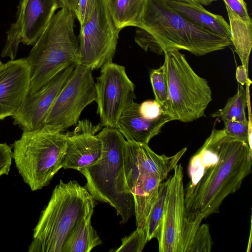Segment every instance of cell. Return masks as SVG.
I'll list each match as a JSON object with an SVG mask.
<instances>
[{
  "label": "cell",
  "mask_w": 252,
  "mask_h": 252,
  "mask_svg": "<svg viewBox=\"0 0 252 252\" xmlns=\"http://www.w3.org/2000/svg\"><path fill=\"white\" fill-rule=\"evenodd\" d=\"M252 146L214 128L190 158L189 182L185 189L186 225L200 224L219 212L229 194L241 186L252 172Z\"/></svg>",
  "instance_id": "1"
},
{
  "label": "cell",
  "mask_w": 252,
  "mask_h": 252,
  "mask_svg": "<svg viewBox=\"0 0 252 252\" xmlns=\"http://www.w3.org/2000/svg\"><path fill=\"white\" fill-rule=\"evenodd\" d=\"M134 36L145 52L163 55L167 50H184L197 56L232 45L230 40L190 22L173 9L165 0H146Z\"/></svg>",
  "instance_id": "2"
},
{
  "label": "cell",
  "mask_w": 252,
  "mask_h": 252,
  "mask_svg": "<svg viewBox=\"0 0 252 252\" xmlns=\"http://www.w3.org/2000/svg\"><path fill=\"white\" fill-rule=\"evenodd\" d=\"M94 199L76 181L62 180L41 213L33 229L29 252H63L69 235L81 220L92 212Z\"/></svg>",
  "instance_id": "3"
},
{
  "label": "cell",
  "mask_w": 252,
  "mask_h": 252,
  "mask_svg": "<svg viewBox=\"0 0 252 252\" xmlns=\"http://www.w3.org/2000/svg\"><path fill=\"white\" fill-rule=\"evenodd\" d=\"M102 144V155L94 164L79 171L86 178V189L94 200L108 203L123 222L134 213V200L124 173L126 140L116 127H104L96 134Z\"/></svg>",
  "instance_id": "4"
},
{
  "label": "cell",
  "mask_w": 252,
  "mask_h": 252,
  "mask_svg": "<svg viewBox=\"0 0 252 252\" xmlns=\"http://www.w3.org/2000/svg\"><path fill=\"white\" fill-rule=\"evenodd\" d=\"M74 13L61 8L50 20L26 58L31 74L29 94L42 86L66 67L78 63L79 40L74 31Z\"/></svg>",
  "instance_id": "5"
},
{
  "label": "cell",
  "mask_w": 252,
  "mask_h": 252,
  "mask_svg": "<svg viewBox=\"0 0 252 252\" xmlns=\"http://www.w3.org/2000/svg\"><path fill=\"white\" fill-rule=\"evenodd\" d=\"M67 137V133L44 127L23 132L13 144L16 167L32 191L47 186L62 168Z\"/></svg>",
  "instance_id": "6"
},
{
  "label": "cell",
  "mask_w": 252,
  "mask_h": 252,
  "mask_svg": "<svg viewBox=\"0 0 252 252\" xmlns=\"http://www.w3.org/2000/svg\"><path fill=\"white\" fill-rule=\"evenodd\" d=\"M163 64L168 86L165 112L171 120L189 123L205 116L212 99L207 80L197 75L177 49L164 52Z\"/></svg>",
  "instance_id": "7"
},
{
  "label": "cell",
  "mask_w": 252,
  "mask_h": 252,
  "mask_svg": "<svg viewBox=\"0 0 252 252\" xmlns=\"http://www.w3.org/2000/svg\"><path fill=\"white\" fill-rule=\"evenodd\" d=\"M120 31L111 15L108 0H97L92 17L80 27L78 64L94 70L112 61Z\"/></svg>",
  "instance_id": "8"
},
{
  "label": "cell",
  "mask_w": 252,
  "mask_h": 252,
  "mask_svg": "<svg viewBox=\"0 0 252 252\" xmlns=\"http://www.w3.org/2000/svg\"><path fill=\"white\" fill-rule=\"evenodd\" d=\"M93 71L88 66L75 65L46 117L44 127L63 132L77 124L83 110L96 100Z\"/></svg>",
  "instance_id": "9"
},
{
  "label": "cell",
  "mask_w": 252,
  "mask_h": 252,
  "mask_svg": "<svg viewBox=\"0 0 252 252\" xmlns=\"http://www.w3.org/2000/svg\"><path fill=\"white\" fill-rule=\"evenodd\" d=\"M101 68L95 82L97 114L102 126L116 128L121 114L135 98V86L125 66L111 61Z\"/></svg>",
  "instance_id": "10"
},
{
  "label": "cell",
  "mask_w": 252,
  "mask_h": 252,
  "mask_svg": "<svg viewBox=\"0 0 252 252\" xmlns=\"http://www.w3.org/2000/svg\"><path fill=\"white\" fill-rule=\"evenodd\" d=\"M62 7L58 0H20L16 21L6 32L1 57L15 60L20 43L33 46Z\"/></svg>",
  "instance_id": "11"
},
{
  "label": "cell",
  "mask_w": 252,
  "mask_h": 252,
  "mask_svg": "<svg viewBox=\"0 0 252 252\" xmlns=\"http://www.w3.org/2000/svg\"><path fill=\"white\" fill-rule=\"evenodd\" d=\"M173 169L158 240L160 252H182L186 224L183 169L177 164Z\"/></svg>",
  "instance_id": "12"
},
{
  "label": "cell",
  "mask_w": 252,
  "mask_h": 252,
  "mask_svg": "<svg viewBox=\"0 0 252 252\" xmlns=\"http://www.w3.org/2000/svg\"><path fill=\"white\" fill-rule=\"evenodd\" d=\"M76 64L70 65L54 76L35 93L29 94L13 116V124L23 132L44 127L46 117L59 93Z\"/></svg>",
  "instance_id": "13"
},
{
  "label": "cell",
  "mask_w": 252,
  "mask_h": 252,
  "mask_svg": "<svg viewBox=\"0 0 252 252\" xmlns=\"http://www.w3.org/2000/svg\"><path fill=\"white\" fill-rule=\"evenodd\" d=\"M100 124L94 125L87 119L79 120L72 132H67V146L62 168L78 171L89 167L101 158L102 144L96 133Z\"/></svg>",
  "instance_id": "14"
},
{
  "label": "cell",
  "mask_w": 252,
  "mask_h": 252,
  "mask_svg": "<svg viewBox=\"0 0 252 252\" xmlns=\"http://www.w3.org/2000/svg\"><path fill=\"white\" fill-rule=\"evenodd\" d=\"M30 84L26 58L3 64L0 69V120L16 113L29 94Z\"/></svg>",
  "instance_id": "15"
},
{
  "label": "cell",
  "mask_w": 252,
  "mask_h": 252,
  "mask_svg": "<svg viewBox=\"0 0 252 252\" xmlns=\"http://www.w3.org/2000/svg\"><path fill=\"white\" fill-rule=\"evenodd\" d=\"M139 107V104L134 101L130 103L121 114L116 128L127 141L148 144L162 126L172 120L166 113L156 120L146 119L140 114Z\"/></svg>",
  "instance_id": "16"
},
{
  "label": "cell",
  "mask_w": 252,
  "mask_h": 252,
  "mask_svg": "<svg viewBox=\"0 0 252 252\" xmlns=\"http://www.w3.org/2000/svg\"><path fill=\"white\" fill-rule=\"evenodd\" d=\"M165 0L173 9L194 25L231 40L229 25L221 15L208 11L199 2Z\"/></svg>",
  "instance_id": "17"
},
{
  "label": "cell",
  "mask_w": 252,
  "mask_h": 252,
  "mask_svg": "<svg viewBox=\"0 0 252 252\" xmlns=\"http://www.w3.org/2000/svg\"><path fill=\"white\" fill-rule=\"evenodd\" d=\"M162 182L156 176L144 174L139 176L128 187L133 198L137 228L145 227L151 208L158 197L159 187Z\"/></svg>",
  "instance_id": "18"
},
{
  "label": "cell",
  "mask_w": 252,
  "mask_h": 252,
  "mask_svg": "<svg viewBox=\"0 0 252 252\" xmlns=\"http://www.w3.org/2000/svg\"><path fill=\"white\" fill-rule=\"evenodd\" d=\"M231 32V41L242 65L248 70L249 57L252 47V22H246L225 6Z\"/></svg>",
  "instance_id": "19"
},
{
  "label": "cell",
  "mask_w": 252,
  "mask_h": 252,
  "mask_svg": "<svg viewBox=\"0 0 252 252\" xmlns=\"http://www.w3.org/2000/svg\"><path fill=\"white\" fill-rule=\"evenodd\" d=\"M93 212L88 214L74 228L63 247V252H89L101 243L91 225Z\"/></svg>",
  "instance_id": "20"
},
{
  "label": "cell",
  "mask_w": 252,
  "mask_h": 252,
  "mask_svg": "<svg viewBox=\"0 0 252 252\" xmlns=\"http://www.w3.org/2000/svg\"><path fill=\"white\" fill-rule=\"evenodd\" d=\"M146 0H108L110 10L117 28L136 27L142 17Z\"/></svg>",
  "instance_id": "21"
},
{
  "label": "cell",
  "mask_w": 252,
  "mask_h": 252,
  "mask_svg": "<svg viewBox=\"0 0 252 252\" xmlns=\"http://www.w3.org/2000/svg\"><path fill=\"white\" fill-rule=\"evenodd\" d=\"M169 178L159 185L158 197L152 206L145 223L147 241L159 238L170 183Z\"/></svg>",
  "instance_id": "22"
},
{
  "label": "cell",
  "mask_w": 252,
  "mask_h": 252,
  "mask_svg": "<svg viewBox=\"0 0 252 252\" xmlns=\"http://www.w3.org/2000/svg\"><path fill=\"white\" fill-rule=\"evenodd\" d=\"M247 92L243 86L239 85L236 94L230 97L224 107L212 114L213 117L223 122L231 121L248 123L245 110L247 105Z\"/></svg>",
  "instance_id": "23"
},
{
  "label": "cell",
  "mask_w": 252,
  "mask_h": 252,
  "mask_svg": "<svg viewBox=\"0 0 252 252\" xmlns=\"http://www.w3.org/2000/svg\"><path fill=\"white\" fill-rule=\"evenodd\" d=\"M150 81L155 95V100L165 112L168 99V86L163 65L151 70Z\"/></svg>",
  "instance_id": "24"
},
{
  "label": "cell",
  "mask_w": 252,
  "mask_h": 252,
  "mask_svg": "<svg viewBox=\"0 0 252 252\" xmlns=\"http://www.w3.org/2000/svg\"><path fill=\"white\" fill-rule=\"evenodd\" d=\"M148 242L145 227L136 228L130 235L122 239L121 245L115 252H141Z\"/></svg>",
  "instance_id": "25"
},
{
  "label": "cell",
  "mask_w": 252,
  "mask_h": 252,
  "mask_svg": "<svg viewBox=\"0 0 252 252\" xmlns=\"http://www.w3.org/2000/svg\"><path fill=\"white\" fill-rule=\"evenodd\" d=\"M212 247L209 225H200L187 252H210Z\"/></svg>",
  "instance_id": "26"
},
{
  "label": "cell",
  "mask_w": 252,
  "mask_h": 252,
  "mask_svg": "<svg viewBox=\"0 0 252 252\" xmlns=\"http://www.w3.org/2000/svg\"><path fill=\"white\" fill-rule=\"evenodd\" d=\"M223 129L229 136L248 143L251 145V122L248 123L225 121Z\"/></svg>",
  "instance_id": "27"
},
{
  "label": "cell",
  "mask_w": 252,
  "mask_h": 252,
  "mask_svg": "<svg viewBox=\"0 0 252 252\" xmlns=\"http://www.w3.org/2000/svg\"><path fill=\"white\" fill-rule=\"evenodd\" d=\"M97 0H79L74 14L80 27L92 17L95 8Z\"/></svg>",
  "instance_id": "28"
},
{
  "label": "cell",
  "mask_w": 252,
  "mask_h": 252,
  "mask_svg": "<svg viewBox=\"0 0 252 252\" xmlns=\"http://www.w3.org/2000/svg\"><path fill=\"white\" fill-rule=\"evenodd\" d=\"M139 110L141 115L148 120H156L165 112L156 100H148L139 104Z\"/></svg>",
  "instance_id": "29"
},
{
  "label": "cell",
  "mask_w": 252,
  "mask_h": 252,
  "mask_svg": "<svg viewBox=\"0 0 252 252\" xmlns=\"http://www.w3.org/2000/svg\"><path fill=\"white\" fill-rule=\"evenodd\" d=\"M12 148L6 143H0V177L9 173L13 159Z\"/></svg>",
  "instance_id": "30"
},
{
  "label": "cell",
  "mask_w": 252,
  "mask_h": 252,
  "mask_svg": "<svg viewBox=\"0 0 252 252\" xmlns=\"http://www.w3.org/2000/svg\"><path fill=\"white\" fill-rule=\"evenodd\" d=\"M225 6L240 18L246 22H252L244 0H223Z\"/></svg>",
  "instance_id": "31"
},
{
  "label": "cell",
  "mask_w": 252,
  "mask_h": 252,
  "mask_svg": "<svg viewBox=\"0 0 252 252\" xmlns=\"http://www.w3.org/2000/svg\"><path fill=\"white\" fill-rule=\"evenodd\" d=\"M248 70L243 65L238 66L236 71V79L238 82L242 86L248 83L249 78Z\"/></svg>",
  "instance_id": "32"
},
{
  "label": "cell",
  "mask_w": 252,
  "mask_h": 252,
  "mask_svg": "<svg viewBox=\"0 0 252 252\" xmlns=\"http://www.w3.org/2000/svg\"><path fill=\"white\" fill-rule=\"evenodd\" d=\"M63 7L67 8L74 13L79 0H58Z\"/></svg>",
  "instance_id": "33"
},
{
  "label": "cell",
  "mask_w": 252,
  "mask_h": 252,
  "mask_svg": "<svg viewBox=\"0 0 252 252\" xmlns=\"http://www.w3.org/2000/svg\"><path fill=\"white\" fill-rule=\"evenodd\" d=\"M217 0H199V2L203 5H208L211 3L217 1Z\"/></svg>",
  "instance_id": "34"
},
{
  "label": "cell",
  "mask_w": 252,
  "mask_h": 252,
  "mask_svg": "<svg viewBox=\"0 0 252 252\" xmlns=\"http://www.w3.org/2000/svg\"><path fill=\"white\" fill-rule=\"evenodd\" d=\"M182 0V1H189V2H199V0Z\"/></svg>",
  "instance_id": "35"
},
{
  "label": "cell",
  "mask_w": 252,
  "mask_h": 252,
  "mask_svg": "<svg viewBox=\"0 0 252 252\" xmlns=\"http://www.w3.org/2000/svg\"><path fill=\"white\" fill-rule=\"evenodd\" d=\"M3 64V63H2L1 62V61H0V68H1V67L2 66Z\"/></svg>",
  "instance_id": "36"
}]
</instances>
